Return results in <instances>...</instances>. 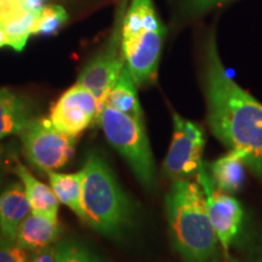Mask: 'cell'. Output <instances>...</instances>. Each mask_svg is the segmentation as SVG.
<instances>
[{"label":"cell","instance_id":"1","mask_svg":"<svg viewBox=\"0 0 262 262\" xmlns=\"http://www.w3.org/2000/svg\"><path fill=\"white\" fill-rule=\"evenodd\" d=\"M205 93L214 135L262 178V104L226 74L214 34L205 47Z\"/></svg>","mask_w":262,"mask_h":262},{"label":"cell","instance_id":"2","mask_svg":"<svg viewBox=\"0 0 262 262\" xmlns=\"http://www.w3.org/2000/svg\"><path fill=\"white\" fill-rule=\"evenodd\" d=\"M171 242L186 262H216L217 235L208 211L201 185L186 180L173 181L165 198Z\"/></svg>","mask_w":262,"mask_h":262},{"label":"cell","instance_id":"3","mask_svg":"<svg viewBox=\"0 0 262 262\" xmlns=\"http://www.w3.org/2000/svg\"><path fill=\"white\" fill-rule=\"evenodd\" d=\"M84 221L104 235L117 237L129 227L133 205L102 157L93 153L84 165Z\"/></svg>","mask_w":262,"mask_h":262},{"label":"cell","instance_id":"4","mask_svg":"<svg viewBox=\"0 0 262 262\" xmlns=\"http://www.w3.org/2000/svg\"><path fill=\"white\" fill-rule=\"evenodd\" d=\"M98 122L108 142L126 160L141 185L153 188L156 164L142 118L104 107Z\"/></svg>","mask_w":262,"mask_h":262},{"label":"cell","instance_id":"5","mask_svg":"<svg viewBox=\"0 0 262 262\" xmlns=\"http://www.w3.org/2000/svg\"><path fill=\"white\" fill-rule=\"evenodd\" d=\"M19 137L28 162L47 173L63 168L74 155V137L62 133L47 118H33Z\"/></svg>","mask_w":262,"mask_h":262},{"label":"cell","instance_id":"6","mask_svg":"<svg viewBox=\"0 0 262 262\" xmlns=\"http://www.w3.org/2000/svg\"><path fill=\"white\" fill-rule=\"evenodd\" d=\"M125 9L118 12V21L112 33L110 41L102 51L91 58L84 66L83 71L78 78V83L88 88L98 103V117L104 108V101L110 90L114 86L117 80L125 67L126 62L123 54V22ZM98 120V119H97Z\"/></svg>","mask_w":262,"mask_h":262},{"label":"cell","instance_id":"7","mask_svg":"<svg viewBox=\"0 0 262 262\" xmlns=\"http://www.w3.org/2000/svg\"><path fill=\"white\" fill-rule=\"evenodd\" d=\"M204 145V130L198 124L173 113V135L163 165L164 173L173 181L198 173L203 165Z\"/></svg>","mask_w":262,"mask_h":262},{"label":"cell","instance_id":"8","mask_svg":"<svg viewBox=\"0 0 262 262\" xmlns=\"http://www.w3.org/2000/svg\"><path fill=\"white\" fill-rule=\"evenodd\" d=\"M196 176H198L199 185L202 186L205 193L212 227L215 229L219 242L227 253L229 245L237 237L239 228H241L242 220H243V209L237 199L215 185L204 163Z\"/></svg>","mask_w":262,"mask_h":262},{"label":"cell","instance_id":"9","mask_svg":"<svg viewBox=\"0 0 262 262\" xmlns=\"http://www.w3.org/2000/svg\"><path fill=\"white\" fill-rule=\"evenodd\" d=\"M49 119L62 133L77 139L98 119L96 97L88 88L77 83L52 106Z\"/></svg>","mask_w":262,"mask_h":262},{"label":"cell","instance_id":"10","mask_svg":"<svg viewBox=\"0 0 262 262\" xmlns=\"http://www.w3.org/2000/svg\"><path fill=\"white\" fill-rule=\"evenodd\" d=\"M165 29L145 31L130 41H122L123 54L137 86L155 79L162 54Z\"/></svg>","mask_w":262,"mask_h":262},{"label":"cell","instance_id":"11","mask_svg":"<svg viewBox=\"0 0 262 262\" xmlns=\"http://www.w3.org/2000/svg\"><path fill=\"white\" fill-rule=\"evenodd\" d=\"M39 14H32L22 8L19 0L0 2V26L4 28L8 47L21 52L34 31Z\"/></svg>","mask_w":262,"mask_h":262},{"label":"cell","instance_id":"12","mask_svg":"<svg viewBox=\"0 0 262 262\" xmlns=\"http://www.w3.org/2000/svg\"><path fill=\"white\" fill-rule=\"evenodd\" d=\"M32 212L31 203L22 183H11L0 194V234L16 242L17 231L25 219Z\"/></svg>","mask_w":262,"mask_h":262},{"label":"cell","instance_id":"13","mask_svg":"<svg viewBox=\"0 0 262 262\" xmlns=\"http://www.w3.org/2000/svg\"><path fill=\"white\" fill-rule=\"evenodd\" d=\"M61 235L60 222L47 216L31 212L19 226L16 243L25 250L35 253L55 245Z\"/></svg>","mask_w":262,"mask_h":262},{"label":"cell","instance_id":"14","mask_svg":"<svg viewBox=\"0 0 262 262\" xmlns=\"http://www.w3.org/2000/svg\"><path fill=\"white\" fill-rule=\"evenodd\" d=\"M32 119V108L26 98L0 89V141L19 135Z\"/></svg>","mask_w":262,"mask_h":262},{"label":"cell","instance_id":"15","mask_svg":"<svg viewBox=\"0 0 262 262\" xmlns=\"http://www.w3.org/2000/svg\"><path fill=\"white\" fill-rule=\"evenodd\" d=\"M15 172L21 180V183L24 185L25 191L27 193L28 201L32 206V211L57 220L60 202H58L56 194L52 191L51 186H48L39 181L21 163L16 164Z\"/></svg>","mask_w":262,"mask_h":262},{"label":"cell","instance_id":"16","mask_svg":"<svg viewBox=\"0 0 262 262\" xmlns=\"http://www.w3.org/2000/svg\"><path fill=\"white\" fill-rule=\"evenodd\" d=\"M245 166L243 155L237 150H229L227 155L211 163L209 170L212 181L219 188L226 193H233L243 185Z\"/></svg>","mask_w":262,"mask_h":262},{"label":"cell","instance_id":"17","mask_svg":"<svg viewBox=\"0 0 262 262\" xmlns=\"http://www.w3.org/2000/svg\"><path fill=\"white\" fill-rule=\"evenodd\" d=\"M50 186L56 194L58 202L64 204L84 221L83 211V183L85 179L84 168L74 173L48 172Z\"/></svg>","mask_w":262,"mask_h":262},{"label":"cell","instance_id":"18","mask_svg":"<svg viewBox=\"0 0 262 262\" xmlns=\"http://www.w3.org/2000/svg\"><path fill=\"white\" fill-rule=\"evenodd\" d=\"M104 107H110L133 117L142 118V108L137 96V84L126 64L119 79L108 93Z\"/></svg>","mask_w":262,"mask_h":262},{"label":"cell","instance_id":"19","mask_svg":"<svg viewBox=\"0 0 262 262\" xmlns=\"http://www.w3.org/2000/svg\"><path fill=\"white\" fill-rule=\"evenodd\" d=\"M150 11H155L152 0H133L125 12L123 22V42L130 41L145 32L143 18Z\"/></svg>","mask_w":262,"mask_h":262},{"label":"cell","instance_id":"20","mask_svg":"<svg viewBox=\"0 0 262 262\" xmlns=\"http://www.w3.org/2000/svg\"><path fill=\"white\" fill-rule=\"evenodd\" d=\"M57 260L56 262H103L96 255L80 242L74 239H64L56 244Z\"/></svg>","mask_w":262,"mask_h":262},{"label":"cell","instance_id":"21","mask_svg":"<svg viewBox=\"0 0 262 262\" xmlns=\"http://www.w3.org/2000/svg\"><path fill=\"white\" fill-rule=\"evenodd\" d=\"M68 19L66 9L61 5L45 6L38 15L33 34L50 35L56 33Z\"/></svg>","mask_w":262,"mask_h":262},{"label":"cell","instance_id":"22","mask_svg":"<svg viewBox=\"0 0 262 262\" xmlns=\"http://www.w3.org/2000/svg\"><path fill=\"white\" fill-rule=\"evenodd\" d=\"M27 250L0 234V262H28Z\"/></svg>","mask_w":262,"mask_h":262},{"label":"cell","instance_id":"23","mask_svg":"<svg viewBox=\"0 0 262 262\" xmlns=\"http://www.w3.org/2000/svg\"><path fill=\"white\" fill-rule=\"evenodd\" d=\"M227 0H186V11L191 15H199Z\"/></svg>","mask_w":262,"mask_h":262},{"label":"cell","instance_id":"24","mask_svg":"<svg viewBox=\"0 0 262 262\" xmlns=\"http://www.w3.org/2000/svg\"><path fill=\"white\" fill-rule=\"evenodd\" d=\"M57 260V248L56 245L42 249V250L32 253L28 257V262H56Z\"/></svg>","mask_w":262,"mask_h":262},{"label":"cell","instance_id":"25","mask_svg":"<svg viewBox=\"0 0 262 262\" xmlns=\"http://www.w3.org/2000/svg\"><path fill=\"white\" fill-rule=\"evenodd\" d=\"M22 8L32 14H40L45 8V0H19Z\"/></svg>","mask_w":262,"mask_h":262},{"label":"cell","instance_id":"26","mask_svg":"<svg viewBox=\"0 0 262 262\" xmlns=\"http://www.w3.org/2000/svg\"><path fill=\"white\" fill-rule=\"evenodd\" d=\"M4 47H8V38H6L4 28L0 26V49Z\"/></svg>","mask_w":262,"mask_h":262},{"label":"cell","instance_id":"27","mask_svg":"<svg viewBox=\"0 0 262 262\" xmlns=\"http://www.w3.org/2000/svg\"><path fill=\"white\" fill-rule=\"evenodd\" d=\"M229 262H238V261H235V260H231Z\"/></svg>","mask_w":262,"mask_h":262},{"label":"cell","instance_id":"28","mask_svg":"<svg viewBox=\"0 0 262 262\" xmlns=\"http://www.w3.org/2000/svg\"><path fill=\"white\" fill-rule=\"evenodd\" d=\"M72 2H74V0H72ZM81 2H84V0H81Z\"/></svg>","mask_w":262,"mask_h":262},{"label":"cell","instance_id":"29","mask_svg":"<svg viewBox=\"0 0 262 262\" xmlns=\"http://www.w3.org/2000/svg\"><path fill=\"white\" fill-rule=\"evenodd\" d=\"M0 2H3V0H0Z\"/></svg>","mask_w":262,"mask_h":262}]
</instances>
